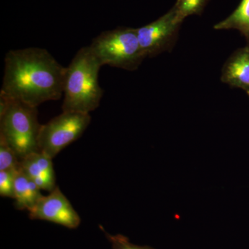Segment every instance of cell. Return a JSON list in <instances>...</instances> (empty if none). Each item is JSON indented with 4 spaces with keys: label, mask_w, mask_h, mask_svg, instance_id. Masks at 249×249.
<instances>
[{
    "label": "cell",
    "mask_w": 249,
    "mask_h": 249,
    "mask_svg": "<svg viewBox=\"0 0 249 249\" xmlns=\"http://www.w3.org/2000/svg\"><path fill=\"white\" fill-rule=\"evenodd\" d=\"M181 24L173 7L157 20L137 29L139 43L146 58L170 52L178 40Z\"/></svg>",
    "instance_id": "8992f818"
},
{
    "label": "cell",
    "mask_w": 249,
    "mask_h": 249,
    "mask_svg": "<svg viewBox=\"0 0 249 249\" xmlns=\"http://www.w3.org/2000/svg\"><path fill=\"white\" fill-rule=\"evenodd\" d=\"M41 125L37 107L0 92V137L14 149L20 160L40 151L38 137Z\"/></svg>",
    "instance_id": "3957f363"
},
{
    "label": "cell",
    "mask_w": 249,
    "mask_h": 249,
    "mask_svg": "<svg viewBox=\"0 0 249 249\" xmlns=\"http://www.w3.org/2000/svg\"><path fill=\"white\" fill-rule=\"evenodd\" d=\"M20 168L40 188L49 193L56 188L52 159L40 151L33 152L20 160Z\"/></svg>",
    "instance_id": "ba28073f"
},
{
    "label": "cell",
    "mask_w": 249,
    "mask_h": 249,
    "mask_svg": "<svg viewBox=\"0 0 249 249\" xmlns=\"http://www.w3.org/2000/svg\"><path fill=\"white\" fill-rule=\"evenodd\" d=\"M246 92H247V95H248L249 97V91H246Z\"/></svg>",
    "instance_id": "2e32d148"
},
{
    "label": "cell",
    "mask_w": 249,
    "mask_h": 249,
    "mask_svg": "<svg viewBox=\"0 0 249 249\" xmlns=\"http://www.w3.org/2000/svg\"><path fill=\"white\" fill-rule=\"evenodd\" d=\"M4 60L1 93L35 107L62 97L65 67L48 51L11 50Z\"/></svg>",
    "instance_id": "6da1fadb"
},
{
    "label": "cell",
    "mask_w": 249,
    "mask_h": 249,
    "mask_svg": "<svg viewBox=\"0 0 249 249\" xmlns=\"http://www.w3.org/2000/svg\"><path fill=\"white\" fill-rule=\"evenodd\" d=\"M15 170L0 171V196L14 199Z\"/></svg>",
    "instance_id": "5bb4252c"
},
{
    "label": "cell",
    "mask_w": 249,
    "mask_h": 249,
    "mask_svg": "<svg viewBox=\"0 0 249 249\" xmlns=\"http://www.w3.org/2000/svg\"><path fill=\"white\" fill-rule=\"evenodd\" d=\"M209 0H177L173 8L180 22L188 16H201Z\"/></svg>",
    "instance_id": "7c38bea8"
},
{
    "label": "cell",
    "mask_w": 249,
    "mask_h": 249,
    "mask_svg": "<svg viewBox=\"0 0 249 249\" xmlns=\"http://www.w3.org/2000/svg\"><path fill=\"white\" fill-rule=\"evenodd\" d=\"M29 216L31 219L47 221L70 229H76L81 222L79 214L58 186L49 196L40 198Z\"/></svg>",
    "instance_id": "52a82bcc"
},
{
    "label": "cell",
    "mask_w": 249,
    "mask_h": 249,
    "mask_svg": "<svg viewBox=\"0 0 249 249\" xmlns=\"http://www.w3.org/2000/svg\"><path fill=\"white\" fill-rule=\"evenodd\" d=\"M90 122L89 114L62 111L60 115L41 125L39 150L53 160L59 152L81 137Z\"/></svg>",
    "instance_id": "5b68a950"
},
{
    "label": "cell",
    "mask_w": 249,
    "mask_h": 249,
    "mask_svg": "<svg viewBox=\"0 0 249 249\" xmlns=\"http://www.w3.org/2000/svg\"><path fill=\"white\" fill-rule=\"evenodd\" d=\"M214 29H236L245 37L249 45V0H241L233 12L224 20L216 24Z\"/></svg>",
    "instance_id": "8fae6325"
},
{
    "label": "cell",
    "mask_w": 249,
    "mask_h": 249,
    "mask_svg": "<svg viewBox=\"0 0 249 249\" xmlns=\"http://www.w3.org/2000/svg\"><path fill=\"white\" fill-rule=\"evenodd\" d=\"M221 80L232 88L249 90V45L237 49L227 59Z\"/></svg>",
    "instance_id": "9c48e42d"
},
{
    "label": "cell",
    "mask_w": 249,
    "mask_h": 249,
    "mask_svg": "<svg viewBox=\"0 0 249 249\" xmlns=\"http://www.w3.org/2000/svg\"><path fill=\"white\" fill-rule=\"evenodd\" d=\"M103 232L106 234L108 240L111 242L112 249H155L148 246H138L131 243L126 236L117 234L115 235H111L106 232L102 227H101Z\"/></svg>",
    "instance_id": "9a60e30c"
},
{
    "label": "cell",
    "mask_w": 249,
    "mask_h": 249,
    "mask_svg": "<svg viewBox=\"0 0 249 249\" xmlns=\"http://www.w3.org/2000/svg\"><path fill=\"white\" fill-rule=\"evenodd\" d=\"M20 159L4 139L0 137V171L16 170L20 166Z\"/></svg>",
    "instance_id": "4fadbf2b"
},
{
    "label": "cell",
    "mask_w": 249,
    "mask_h": 249,
    "mask_svg": "<svg viewBox=\"0 0 249 249\" xmlns=\"http://www.w3.org/2000/svg\"><path fill=\"white\" fill-rule=\"evenodd\" d=\"M101 67L89 46L78 50L65 67L62 111L89 114L99 106L103 96L98 82Z\"/></svg>",
    "instance_id": "7a4b0ae2"
},
{
    "label": "cell",
    "mask_w": 249,
    "mask_h": 249,
    "mask_svg": "<svg viewBox=\"0 0 249 249\" xmlns=\"http://www.w3.org/2000/svg\"><path fill=\"white\" fill-rule=\"evenodd\" d=\"M102 66L137 70L146 58L139 43L137 29L118 27L101 33L89 45Z\"/></svg>",
    "instance_id": "277c9868"
},
{
    "label": "cell",
    "mask_w": 249,
    "mask_h": 249,
    "mask_svg": "<svg viewBox=\"0 0 249 249\" xmlns=\"http://www.w3.org/2000/svg\"><path fill=\"white\" fill-rule=\"evenodd\" d=\"M15 207L18 210H27L30 211L42 195L40 189L22 168L15 170L14 173Z\"/></svg>",
    "instance_id": "30bf717a"
}]
</instances>
